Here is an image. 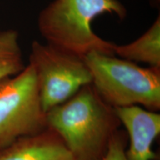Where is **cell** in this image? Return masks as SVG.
Returning <instances> with one entry per match:
<instances>
[{"instance_id": "cell-1", "label": "cell", "mask_w": 160, "mask_h": 160, "mask_svg": "<svg viewBox=\"0 0 160 160\" xmlns=\"http://www.w3.org/2000/svg\"><path fill=\"white\" fill-rule=\"evenodd\" d=\"M48 128L75 160H101L121 125L115 110L89 84L46 113Z\"/></svg>"}, {"instance_id": "cell-5", "label": "cell", "mask_w": 160, "mask_h": 160, "mask_svg": "<svg viewBox=\"0 0 160 160\" xmlns=\"http://www.w3.org/2000/svg\"><path fill=\"white\" fill-rule=\"evenodd\" d=\"M29 62L35 70L45 113L92 83L85 57L51 44L33 41Z\"/></svg>"}, {"instance_id": "cell-10", "label": "cell", "mask_w": 160, "mask_h": 160, "mask_svg": "<svg viewBox=\"0 0 160 160\" xmlns=\"http://www.w3.org/2000/svg\"><path fill=\"white\" fill-rule=\"evenodd\" d=\"M127 140V134L119 130L112 138L108 150L101 160H127L125 157Z\"/></svg>"}, {"instance_id": "cell-8", "label": "cell", "mask_w": 160, "mask_h": 160, "mask_svg": "<svg viewBox=\"0 0 160 160\" xmlns=\"http://www.w3.org/2000/svg\"><path fill=\"white\" fill-rule=\"evenodd\" d=\"M114 55L129 61L143 62L160 68V18L135 41L123 45H115Z\"/></svg>"}, {"instance_id": "cell-6", "label": "cell", "mask_w": 160, "mask_h": 160, "mask_svg": "<svg viewBox=\"0 0 160 160\" xmlns=\"http://www.w3.org/2000/svg\"><path fill=\"white\" fill-rule=\"evenodd\" d=\"M114 110L129 137V148L125 150L127 160H154L157 154L152 145L160 133L159 113L139 105Z\"/></svg>"}, {"instance_id": "cell-2", "label": "cell", "mask_w": 160, "mask_h": 160, "mask_svg": "<svg viewBox=\"0 0 160 160\" xmlns=\"http://www.w3.org/2000/svg\"><path fill=\"white\" fill-rule=\"evenodd\" d=\"M106 13L122 20L127 10L118 0H54L39 13L38 28L46 42L75 54L114 55L115 44L102 39L92 28L94 19Z\"/></svg>"}, {"instance_id": "cell-3", "label": "cell", "mask_w": 160, "mask_h": 160, "mask_svg": "<svg viewBox=\"0 0 160 160\" xmlns=\"http://www.w3.org/2000/svg\"><path fill=\"white\" fill-rule=\"evenodd\" d=\"M92 85L112 108L139 105L160 109V68H142L114 55L92 52L85 57Z\"/></svg>"}, {"instance_id": "cell-7", "label": "cell", "mask_w": 160, "mask_h": 160, "mask_svg": "<svg viewBox=\"0 0 160 160\" xmlns=\"http://www.w3.org/2000/svg\"><path fill=\"white\" fill-rule=\"evenodd\" d=\"M0 160H75L59 136L49 128L16 140L0 151Z\"/></svg>"}, {"instance_id": "cell-11", "label": "cell", "mask_w": 160, "mask_h": 160, "mask_svg": "<svg viewBox=\"0 0 160 160\" xmlns=\"http://www.w3.org/2000/svg\"><path fill=\"white\" fill-rule=\"evenodd\" d=\"M2 149H4V148H0V151H1Z\"/></svg>"}, {"instance_id": "cell-9", "label": "cell", "mask_w": 160, "mask_h": 160, "mask_svg": "<svg viewBox=\"0 0 160 160\" xmlns=\"http://www.w3.org/2000/svg\"><path fill=\"white\" fill-rule=\"evenodd\" d=\"M19 34L15 30L0 31V81L25 68Z\"/></svg>"}, {"instance_id": "cell-4", "label": "cell", "mask_w": 160, "mask_h": 160, "mask_svg": "<svg viewBox=\"0 0 160 160\" xmlns=\"http://www.w3.org/2000/svg\"><path fill=\"white\" fill-rule=\"evenodd\" d=\"M48 128L35 70L31 64L0 81V148Z\"/></svg>"}]
</instances>
